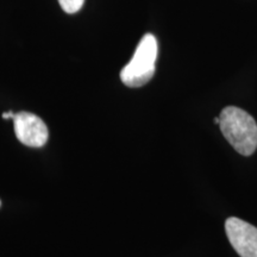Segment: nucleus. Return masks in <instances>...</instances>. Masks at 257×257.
Instances as JSON below:
<instances>
[{
  "label": "nucleus",
  "instance_id": "obj_1",
  "mask_svg": "<svg viewBox=\"0 0 257 257\" xmlns=\"http://www.w3.org/2000/svg\"><path fill=\"white\" fill-rule=\"evenodd\" d=\"M219 118V127L225 140L240 155H252L257 149V124L251 115L236 106H226Z\"/></svg>",
  "mask_w": 257,
  "mask_h": 257
},
{
  "label": "nucleus",
  "instance_id": "obj_2",
  "mask_svg": "<svg viewBox=\"0 0 257 257\" xmlns=\"http://www.w3.org/2000/svg\"><path fill=\"white\" fill-rule=\"evenodd\" d=\"M159 53L156 37L147 34L140 41L133 59L121 69L120 80L127 87H142L153 79Z\"/></svg>",
  "mask_w": 257,
  "mask_h": 257
},
{
  "label": "nucleus",
  "instance_id": "obj_3",
  "mask_svg": "<svg viewBox=\"0 0 257 257\" xmlns=\"http://www.w3.org/2000/svg\"><path fill=\"white\" fill-rule=\"evenodd\" d=\"M14 127L16 137L24 146L42 148L48 142V127L40 117L30 112L22 111L14 115Z\"/></svg>",
  "mask_w": 257,
  "mask_h": 257
},
{
  "label": "nucleus",
  "instance_id": "obj_4",
  "mask_svg": "<svg viewBox=\"0 0 257 257\" xmlns=\"http://www.w3.org/2000/svg\"><path fill=\"white\" fill-rule=\"evenodd\" d=\"M225 231L232 248L240 257H257V229L239 218L225 221Z\"/></svg>",
  "mask_w": 257,
  "mask_h": 257
},
{
  "label": "nucleus",
  "instance_id": "obj_5",
  "mask_svg": "<svg viewBox=\"0 0 257 257\" xmlns=\"http://www.w3.org/2000/svg\"><path fill=\"white\" fill-rule=\"evenodd\" d=\"M85 0H59V4L67 14H75L83 6Z\"/></svg>",
  "mask_w": 257,
  "mask_h": 257
},
{
  "label": "nucleus",
  "instance_id": "obj_6",
  "mask_svg": "<svg viewBox=\"0 0 257 257\" xmlns=\"http://www.w3.org/2000/svg\"><path fill=\"white\" fill-rule=\"evenodd\" d=\"M14 115L15 113L12 111L4 112V113H3V119H14Z\"/></svg>",
  "mask_w": 257,
  "mask_h": 257
},
{
  "label": "nucleus",
  "instance_id": "obj_7",
  "mask_svg": "<svg viewBox=\"0 0 257 257\" xmlns=\"http://www.w3.org/2000/svg\"><path fill=\"white\" fill-rule=\"evenodd\" d=\"M213 121H214V123H216V124H218V125H219V123H220V118H219V117L214 118V119H213Z\"/></svg>",
  "mask_w": 257,
  "mask_h": 257
},
{
  "label": "nucleus",
  "instance_id": "obj_8",
  "mask_svg": "<svg viewBox=\"0 0 257 257\" xmlns=\"http://www.w3.org/2000/svg\"><path fill=\"white\" fill-rule=\"evenodd\" d=\"M0 205H2V202H0Z\"/></svg>",
  "mask_w": 257,
  "mask_h": 257
}]
</instances>
